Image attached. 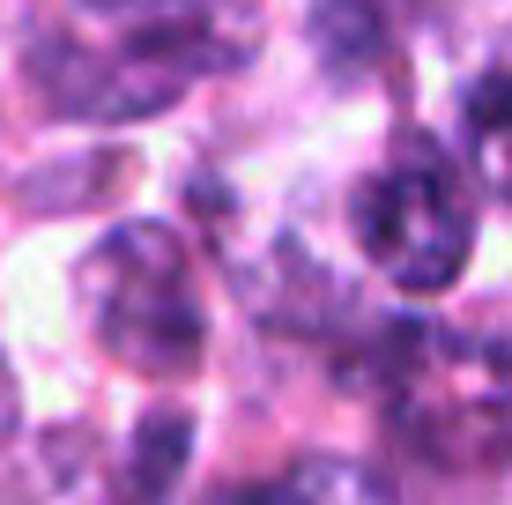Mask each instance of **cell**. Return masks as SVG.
Listing matches in <instances>:
<instances>
[{
    "label": "cell",
    "mask_w": 512,
    "mask_h": 505,
    "mask_svg": "<svg viewBox=\"0 0 512 505\" xmlns=\"http://www.w3.org/2000/svg\"><path fill=\"white\" fill-rule=\"evenodd\" d=\"M216 505H394V498H386L379 476H364V468H349V461H297L268 483L223 491Z\"/></svg>",
    "instance_id": "5b68a950"
},
{
    "label": "cell",
    "mask_w": 512,
    "mask_h": 505,
    "mask_svg": "<svg viewBox=\"0 0 512 505\" xmlns=\"http://www.w3.org/2000/svg\"><path fill=\"white\" fill-rule=\"evenodd\" d=\"M372 416L394 505H498L512 483V350L453 327H386Z\"/></svg>",
    "instance_id": "6da1fadb"
},
{
    "label": "cell",
    "mask_w": 512,
    "mask_h": 505,
    "mask_svg": "<svg viewBox=\"0 0 512 505\" xmlns=\"http://www.w3.org/2000/svg\"><path fill=\"white\" fill-rule=\"evenodd\" d=\"M15 416H23L15 409V379H8V364H0V446L15 439Z\"/></svg>",
    "instance_id": "52a82bcc"
},
{
    "label": "cell",
    "mask_w": 512,
    "mask_h": 505,
    "mask_svg": "<svg viewBox=\"0 0 512 505\" xmlns=\"http://www.w3.org/2000/svg\"><path fill=\"white\" fill-rule=\"evenodd\" d=\"M349 231H357V253L372 260L386 283L446 290L468 268V246H475L468 179L453 171V156L438 142L401 134L386 149V164L349 194Z\"/></svg>",
    "instance_id": "277c9868"
},
{
    "label": "cell",
    "mask_w": 512,
    "mask_h": 505,
    "mask_svg": "<svg viewBox=\"0 0 512 505\" xmlns=\"http://www.w3.org/2000/svg\"><path fill=\"white\" fill-rule=\"evenodd\" d=\"M253 0H67L30 38V90L60 119H149L253 60Z\"/></svg>",
    "instance_id": "7a4b0ae2"
},
{
    "label": "cell",
    "mask_w": 512,
    "mask_h": 505,
    "mask_svg": "<svg viewBox=\"0 0 512 505\" xmlns=\"http://www.w3.org/2000/svg\"><path fill=\"white\" fill-rule=\"evenodd\" d=\"M461 149L475 164V179L498 201H512V67H490L461 104Z\"/></svg>",
    "instance_id": "8992f818"
},
{
    "label": "cell",
    "mask_w": 512,
    "mask_h": 505,
    "mask_svg": "<svg viewBox=\"0 0 512 505\" xmlns=\"http://www.w3.org/2000/svg\"><path fill=\"white\" fill-rule=\"evenodd\" d=\"M82 312L104 357L141 379H186L201 364L208 312L193 290V260L164 223H119L82 260Z\"/></svg>",
    "instance_id": "3957f363"
}]
</instances>
